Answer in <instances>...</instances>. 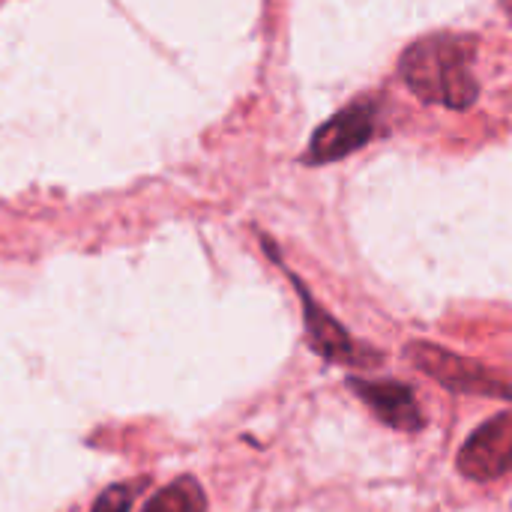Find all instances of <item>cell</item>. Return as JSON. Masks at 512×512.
<instances>
[{
  "mask_svg": "<svg viewBox=\"0 0 512 512\" xmlns=\"http://www.w3.org/2000/svg\"><path fill=\"white\" fill-rule=\"evenodd\" d=\"M501 3H504V9H507V15H510V18H512V0H501Z\"/></svg>",
  "mask_w": 512,
  "mask_h": 512,
  "instance_id": "9",
  "label": "cell"
},
{
  "mask_svg": "<svg viewBox=\"0 0 512 512\" xmlns=\"http://www.w3.org/2000/svg\"><path fill=\"white\" fill-rule=\"evenodd\" d=\"M144 512H207V495L195 477H177L144 504Z\"/></svg>",
  "mask_w": 512,
  "mask_h": 512,
  "instance_id": "7",
  "label": "cell"
},
{
  "mask_svg": "<svg viewBox=\"0 0 512 512\" xmlns=\"http://www.w3.org/2000/svg\"><path fill=\"white\" fill-rule=\"evenodd\" d=\"M408 360L426 372L432 381H438L441 387L462 393V396H489V399H512L510 378H504L501 372L489 369L486 363L459 357L447 348H438L432 342H411L405 348Z\"/></svg>",
  "mask_w": 512,
  "mask_h": 512,
  "instance_id": "2",
  "label": "cell"
},
{
  "mask_svg": "<svg viewBox=\"0 0 512 512\" xmlns=\"http://www.w3.org/2000/svg\"><path fill=\"white\" fill-rule=\"evenodd\" d=\"M459 471L474 483H489L512 471V411L483 423L462 444Z\"/></svg>",
  "mask_w": 512,
  "mask_h": 512,
  "instance_id": "5",
  "label": "cell"
},
{
  "mask_svg": "<svg viewBox=\"0 0 512 512\" xmlns=\"http://www.w3.org/2000/svg\"><path fill=\"white\" fill-rule=\"evenodd\" d=\"M477 42L459 33H435L417 39L402 54V78L423 102L465 111L477 102L480 84L474 75Z\"/></svg>",
  "mask_w": 512,
  "mask_h": 512,
  "instance_id": "1",
  "label": "cell"
},
{
  "mask_svg": "<svg viewBox=\"0 0 512 512\" xmlns=\"http://www.w3.org/2000/svg\"><path fill=\"white\" fill-rule=\"evenodd\" d=\"M354 396L390 429L396 432H420L426 426L423 411L414 399V390L399 381H369V378H348Z\"/></svg>",
  "mask_w": 512,
  "mask_h": 512,
  "instance_id": "6",
  "label": "cell"
},
{
  "mask_svg": "<svg viewBox=\"0 0 512 512\" xmlns=\"http://www.w3.org/2000/svg\"><path fill=\"white\" fill-rule=\"evenodd\" d=\"M381 126V102L378 99H357L348 108H342L336 117H330L309 141V150L303 153L306 165H327L339 162L360 147H366Z\"/></svg>",
  "mask_w": 512,
  "mask_h": 512,
  "instance_id": "4",
  "label": "cell"
},
{
  "mask_svg": "<svg viewBox=\"0 0 512 512\" xmlns=\"http://www.w3.org/2000/svg\"><path fill=\"white\" fill-rule=\"evenodd\" d=\"M288 279L294 282L297 294H300V303H303V324H306V339L312 345V351L318 357H324L327 363H339V366H357V369H369V366H378L384 357L381 351H375L372 345L354 339L312 294L309 288L291 273L285 270Z\"/></svg>",
  "mask_w": 512,
  "mask_h": 512,
  "instance_id": "3",
  "label": "cell"
},
{
  "mask_svg": "<svg viewBox=\"0 0 512 512\" xmlns=\"http://www.w3.org/2000/svg\"><path fill=\"white\" fill-rule=\"evenodd\" d=\"M147 489V477L141 480H126V483H114V486H108L99 498H96V504L90 507V512H129L135 507V501H138V495Z\"/></svg>",
  "mask_w": 512,
  "mask_h": 512,
  "instance_id": "8",
  "label": "cell"
}]
</instances>
